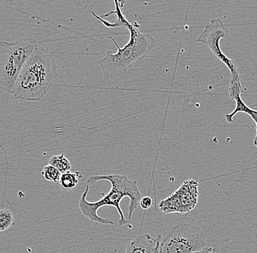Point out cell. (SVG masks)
I'll use <instances>...</instances> for the list:
<instances>
[{
  "label": "cell",
  "instance_id": "cell-6",
  "mask_svg": "<svg viewBox=\"0 0 257 253\" xmlns=\"http://www.w3.org/2000/svg\"><path fill=\"white\" fill-rule=\"evenodd\" d=\"M199 181L190 179L184 181L178 190L159 204L165 214H188L197 206L199 198Z\"/></svg>",
  "mask_w": 257,
  "mask_h": 253
},
{
  "label": "cell",
  "instance_id": "cell-13",
  "mask_svg": "<svg viewBox=\"0 0 257 253\" xmlns=\"http://www.w3.org/2000/svg\"><path fill=\"white\" fill-rule=\"evenodd\" d=\"M41 174L46 180L53 182H59L61 176H62V173L50 164L43 168Z\"/></svg>",
  "mask_w": 257,
  "mask_h": 253
},
{
  "label": "cell",
  "instance_id": "cell-10",
  "mask_svg": "<svg viewBox=\"0 0 257 253\" xmlns=\"http://www.w3.org/2000/svg\"><path fill=\"white\" fill-rule=\"evenodd\" d=\"M83 175L80 172H66L62 174L59 184L62 185V188L70 190L76 188L78 185L80 178H82Z\"/></svg>",
  "mask_w": 257,
  "mask_h": 253
},
{
  "label": "cell",
  "instance_id": "cell-7",
  "mask_svg": "<svg viewBox=\"0 0 257 253\" xmlns=\"http://www.w3.org/2000/svg\"><path fill=\"white\" fill-rule=\"evenodd\" d=\"M229 34V30L220 19H213L205 27L197 38V42L206 45L216 59L223 62L229 69L230 73H232L237 71V66L234 61L225 55L220 46L221 40L227 38Z\"/></svg>",
  "mask_w": 257,
  "mask_h": 253
},
{
  "label": "cell",
  "instance_id": "cell-16",
  "mask_svg": "<svg viewBox=\"0 0 257 253\" xmlns=\"http://www.w3.org/2000/svg\"><path fill=\"white\" fill-rule=\"evenodd\" d=\"M193 253H218V252H217L216 249H214V248L207 246V247L204 248V249H201V250Z\"/></svg>",
  "mask_w": 257,
  "mask_h": 253
},
{
  "label": "cell",
  "instance_id": "cell-11",
  "mask_svg": "<svg viewBox=\"0 0 257 253\" xmlns=\"http://www.w3.org/2000/svg\"><path fill=\"white\" fill-rule=\"evenodd\" d=\"M48 164L55 167L62 174L70 172L72 166L70 161L64 156V154L54 155L50 158Z\"/></svg>",
  "mask_w": 257,
  "mask_h": 253
},
{
  "label": "cell",
  "instance_id": "cell-2",
  "mask_svg": "<svg viewBox=\"0 0 257 253\" xmlns=\"http://www.w3.org/2000/svg\"><path fill=\"white\" fill-rule=\"evenodd\" d=\"M55 58L48 49L38 46L24 66L13 96L20 102H39L57 78Z\"/></svg>",
  "mask_w": 257,
  "mask_h": 253
},
{
  "label": "cell",
  "instance_id": "cell-4",
  "mask_svg": "<svg viewBox=\"0 0 257 253\" xmlns=\"http://www.w3.org/2000/svg\"><path fill=\"white\" fill-rule=\"evenodd\" d=\"M38 47L37 40L25 38L0 43V89L13 94L19 75Z\"/></svg>",
  "mask_w": 257,
  "mask_h": 253
},
{
  "label": "cell",
  "instance_id": "cell-12",
  "mask_svg": "<svg viewBox=\"0 0 257 253\" xmlns=\"http://www.w3.org/2000/svg\"><path fill=\"white\" fill-rule=\"evenodd\" d=\"M14 222V215L9 209H2L0 212V231L8 230Z\"/></svg>",
  "mask_w": 257,
  "mask_h": 253
},
{
  "label": "cell",
  "instance_id": "cell-1",
  "mask_svg": "<svg viewBox=\"0 0 257 253\" xmlns=\"http://www.w3.org/2000/svg\"><path fill=\"white\" fill-rule=\"evenodd\" d=\"M126 197L130 198L128 218L131 220L143 198L136 181L119 174L91 176L88 179L87 185L80 197L78 206L80 212L86 218L102 225H114V222L99 217L97 211L103 206H114L119 214L118 227L126 225L132 228L133 226L125 219L120 208V202Z\"/></svg>",
  "mask_w": 257,
  "mask_h": 253
},
{
  "label": "cell",
  "instance_id": "cell-9",
  "mask_svg": "<svg viewBox=\"0 0 257 253\" xmlns=\"http://www.w3.org/2000/svg\"><path fill=\"white\" fill-rule=\"evenodd\" d=\"M245 91H246V88H245L243 81L241 80L238 71L230 73L229 86V93L230 98L232 100L235 101L239 97H241V94L245 92Z\"/></svg>",
  "mask_w": 257,
  "mask_h": 253
},
{
  "label": "cell",
  "instance_id": "cell-14",
  "mask_svg": "<svg viewBox=\"0 0 257 253\" xmlns=\"http://www.w3.org/2000/svg\"><path fill=\"white\" fill-rule=\"evenodd\" d=\"M242 113H245V114L249 115L256 124V136H255L254 139H253V144L257 147V110H253L248 106H246L244 109Z\"/></svg>",
  "mask_w": 257,
  "mask_h": 253
},
{
  "label": "cell",
  "instance_id": "cell-15",
  "mask_svg": "<svg viewBox=\"0 0 257 253\" xmlns=\"http://www.w3.org/2000/svg\"><path fill=\"white\" fill-rule=\"evenodd\" d=\"M153 203V199L150 196H144L140 201V206L144 210H148L152 207Z\"/></svg>",
  "mask_w": 257,
  "mask_h": 253
},
{
  "label": "cell",
  "instance_id": "cell-5",
  "mask_svg": "<svg viewBox=\"0 0 257 253\" xmlns=\"http://www.w3.org/2000/svg\"><path fill=\"white\" fill-rule=\"evenodd\" d=\"M205 247L207 240L202 229L181 222L161 241L160 253H193Z\"/></svg>",
  "mask_w": 257,
  "mask_h": 253
},
{
  "label": "cell",
  "instance_id": "cell-8",
  "mask_svg": "<svg viewBox=\"0 0 257 253\" xmlns=\"http://www.w3.org/2000/svg\"><path fill=\"white\" fill-rule=\"evenodd\" d=\"M161 236L154 238L149 233L139 235L126 246L125 253H160Z\"/></svg>",
  "mask_w": 257,
  "mask_h": 253
},
{
  "label": "cell",
  "instance_id": "cell-3",
  "mask_svg": "<svg viewBox=\"0 0 257 253\" xmlns=\"http://www.w3.org/2000/svg\"><path fill=\"white\" fill-rule=\"evenodd\" d=\"M140 28L138 22H128L130 41L123 48L118 46L112 37L109 36L116 47V54L108 51L105 57L98 61V65L106 79L112 81L123 76L132 66L144 60L155 47V39L149 33H141Z\"/></svg>",
  "mask_w": 257,
  "mask_h": 253
}]
</instances>
